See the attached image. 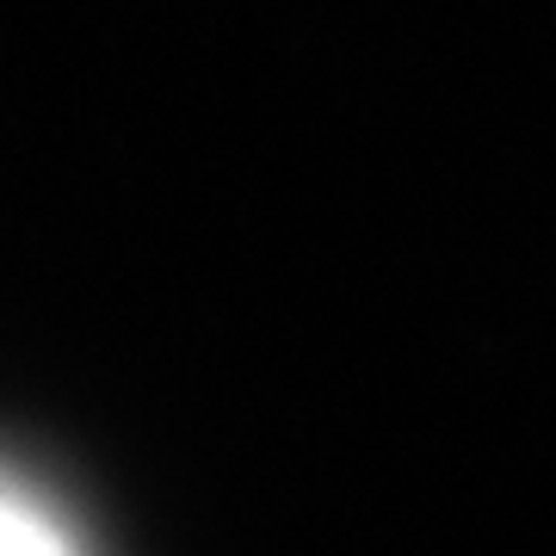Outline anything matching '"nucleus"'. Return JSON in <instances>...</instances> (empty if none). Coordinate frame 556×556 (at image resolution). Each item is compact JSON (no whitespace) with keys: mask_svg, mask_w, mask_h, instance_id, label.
Masks as SVG:
<instances>
[{"mask_svg":"<svg viewBox=\"0 0 556 556\" xmlns=\"http://www.w3.org/2000/svg\"><path fill=\"white\" fill-rule=\"evenodd\" d=\"M0 556H93L56 495L0 464Z\"/></svg>","mask_w":556,"mask_h":556,"instance_id":"f257e3e1","label":"nucleus"}]
</instances>
